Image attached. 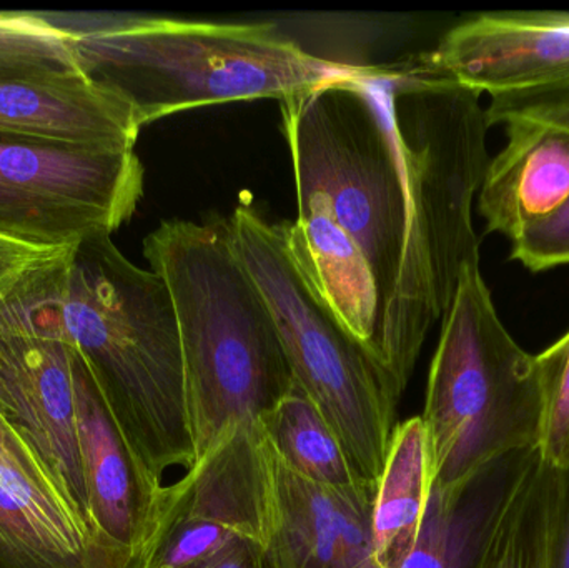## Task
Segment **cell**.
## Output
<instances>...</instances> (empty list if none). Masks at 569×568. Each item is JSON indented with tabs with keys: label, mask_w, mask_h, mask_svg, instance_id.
Segmentation results:
<instances>
[{
	"label": "cell",
	"mask_w": 569,
	"mask_h": 568,
	"mask_svg": "<svg viewBox=\"0 0 569 568\" xmlns=\"http://www.w3.org/2000/svg\"><path fill=\"white\" fill-rule=\"evenodd\" d=\"M276 459L301 479L335 489L361 486L330 423L297 386L259 419ZM370 486V484H368Z\"/></svg>",
	"instance_id": "obj_19"
},
{
	"label": "cell",
	"mask_w": 569,
	"mask_h": 568,
	"mask_svg": "<svg viewBox=\"0 0 569 568\" xmlns=\"http://www.w3.org/2000/svg\"><path fill=\"white\" fill-rule=\"evenodd\" d=\"M0 466L13 470V472L22 474L23 477L32 480L37 486L42 487L43 490L57 497L63 506H67L62 494L57 489L56 482H53L50 474L47 472L46 467L37 459L36 454L30 450L26 440H23L22 437L12 429V426L3 419L2 413H0Z\"/></svg>",
	"instance_id": "obj_25"
},
{
	"label": "cell",
	"mask_w": 569,
	"mask_h": 568,
	"mask_svg": "<svg viewBox=\"0 0 569 568\" xmlns=\"http://www.w3.org/2000/svg\"><path fill=\"white\" fill-rule=\"evenodd\" d=\"M377 80L393 122L410 202L397 290L375 349L398 403L461 276L480 266L473 203L490 162V122L480 93L425 67H380Z\"/></svg>",
	"instance_id": "obj_1"
},
{
	"label": "cell",
	"mask_w": 569,
	"mask_h": 568,
	"mask_svg": "<svg viewBox=\"0 0 569 568\" xmlns=\"http://www.w3.org/2000/svg\"><path fill=\"white\" fill-rule=\"evenodd\" d=\"M182 568H267L262 544L253 539H237L199 562Z\"/></svg>",
	"instance_id": "obj_28"
},
{
	"label": "cell",
	"mask_w": 569,
	"mask_h": 568,
	"mask_svg": "<svg viewBox=\"0 0 569 568\" xmlns=\"http://www.w3.org/2000/svg\"><path fill=\"white\" fill-rule=\"evenodd\" d=\"M441 320L421 420L431 487L458 489L538 450L543 399L537 356L501 322L480 266L465 270Z\"/></svg>",
	"instance_id": "obj_6"
},
{
	"label": "cell",
	"mask_w": 569,
	"mask_h": 568,
	"mask_svg": "<svg viewBox=\"0 0 569 568\" xmlns=\"http://www.w3.org/2000/svg\"><path fill=\"white\" fill-rule=\"evenodd\" d=\"M511 259L533 272L569 266V200L557 213L515 239Z\"/></svg>",
	"instance_id": "obj_24"
},
{
	"label": "cell",
	"mask_w": 569,
	"mask_h": 568,
	"mask_svg": "<svg viewBox=\"0 0 569 568\" xmlns=\"http://www.w3.org/2000/svg\"><path fill=\"white\" fill-rule=\"evenodd\" d=\"M76 426L93 522L113 549L139 562L162 507L166 486L157 484L130 452L79 352Z\"/></svg>",
	"instance_id": "obj_13"
},
{
	"label": "cell",
	"mask_w": 569,
	"mask_h": 568,
	"mask_svg": "<svg viewBox=\"0 0 569 568\" xmlns=\"http://www.w3.org/2000/svg\"><path fill=\"white\" fill-rule=\"evenodd\" d=\"M513 489V487H511ZM511 492V490H510ZM510 496V494H508ZM508 500V499H507ZM505 502L503 510H501L500 519H498L497 527L491 534L490 542L485 549L483 557L477 568H510V552H508V530L507 517H505Z\"/></svg>",
	"instance_id": "obj_29"
},
{
	"label": "cell",
	"mask_w": 569,
	"mask_h": 568,
	"mask_svg": "<svg viewBox=\"0 0 569 568\" xmlns=\"http://www.w3.org/2000/svg\"><path fill=\"white\" fill-rule=\"evenodd\" d=\"M143 256L176 307L196 462L227 429L270 412L293 389V373L229 220H167L147 236Z\"/></svg>",
	"instance_id": "obj_3"
},
{
	"label": "cell",
	"mask_w": 569,
	"mask_h": 568,
	"mask_svg": "<svg viewBox=\"0 0 569 568\" xmlns=\"http://www.w3.org/2000/svg\"><path fill=\"white\" fill-rule=\"evenodd\" d=\"M378 69L360 66L280 102L298 210H320L360 249L377 286L380 336L403 262L410 202Z\"/></svg>",
	"instance_id": "obj_5"
},
{
	"label": "cell",
	"mask_w": 569,
	"mask_h": 568,
	"mask_svg": "<svg viewBox=\"0 0 569 568\" xmlns=\"http://www.w3.org/2000/svg\"><path fill=\"white\" fill-rule=\"evenodd\" d=\"M50 17L72 32L80 72L127 103L140 129L199 107L283 100L360 69L313 56L272 23Z\"/></svg>",
	"instance_id": "obj_4"
},
{
	"label": "cell",
	"mask_w": 569,
	"mask_h": 568,
	"mask_svg": "<svg viewBox=\"0 0 569 568\" xmlns=\"http://www.w3.org/2000/svg\"><path fill=\"white\" fill-rule=\"evenodd\" d=\"M72 40L50 13L0 12V77L82 73Z\"/></svg>",
	"instance_id": "obj_21"
},
{
	"label": "cell",
	"mask_w": 569,
	"mask_h": 568,
	"mask_svg": "<svg viewBox=\"0 0 569 568\" xmlns=\"http://www.w3.org/2000/svg\"><path fill=\"white\" fill-rule=\"evenodd\" d=\"M270 457L259 422L236 423L166 486L159 520L136 568H182L237 539L263 542Z\"/></svg>",
	"instance_id": "obj_10"
},
{
	"label": "cell",
	"mask_w": 569,
	"mask_h": 568,
	"mask_svg": "<svg viewBox=\"0 0 569 568\" xmlns=\"http://www.w3.org/2000/svg\"><path fill=\"white\" fill-rule=\"evenodd\" d=\"M229 222L233 246L272 310L295 382L330 423L358 479L377 487L398 406L380 367L301 272L284 223L267 222L246 203Z\"/></svg>",
	"instance_id": "obj_7"
},
{
	"label": "cell",
	"mask_w": 569,
	"mask_h": 568,
	"mask_svg": "<svg viewBox=\"0 0 569 568\" xmlns=\"http://www.w3.org/2000/svg\"><path fill=\"white\" fill-rule=\"evenodd\" d=\"M57 307L137 462L157 484L173 467L190 469L182 340L167 283L100 233L60 256Z\"/></svg>",
	"instance_id": "obj_2"
},
{
	"label": "cell",
	"mask_w": 569,
	"mask_h": 568,
	"mask_svg": "<svg viewBox=\"0 0 569 568\" xmlns=\"http://www.w3.org/2000/svg\"><path fill=\"white\" fill-rule=\"evenodd\" d=\"M66 249L37 263L0 292V413L26 440L67 506L97 540L130 557L102 539L87 494L76 426L80 356L57 307L59 259Z\"/></svg>",
	"instance_id": "obj_8"
},
{
	"label": "cell",
	"mask_w": 569,
	"mask_h": 568,
	"mask_svg": "<svg viewBox=\"0 0 569 568\" xmlns=\"http://www.w3.org/2000/svg\"><path fill=\"white\" fill-rule=\"evenodd\" d=\"M142 193L133 150L0 139V236L47 249L112 236Z\"/></svg>",
	"instance_id": "obj_9"
},
{
	"label": "cell",
	"mask_w": 569,
	"mask_h": 568,
	"mask_svg": "<svg viewBox=\"0 0 569 568\" xmlns=\"http://www.w3.org/2000/svg\"><path fill=\"white\" fill-rule=\"evenodd\" d=\"M550 568H569V469L560 472L551 517Z\"/></svg>",
	"instance_id": "obj_27"
},
{
	"label": "cell",
	"mask_w": 569,
	"mask_h": 568,
	"mask_svg": "<svg viewBox=\"0 0 569 568\" xmlns=\"http://www.w3.org/2000/svg\"><path fill=\"white\" fill-rule=\"evenodd\" d=\"M269 457L267 568H377L371 529L377 487L320 486L290 472L270 449Z\"/></svg>",
	"instance_id": "obj_12"
},
{
	"label": "cell",
	"mask_w": 569,
	"mask_h": 568,
	"mask_svg": "<svg viewBox=\"0 0 569 568\" xmlns=\"http://www.w3.org/2000/svg\"><path fill=\"white\" fill-rule=\"evenodd\" d=\"M558 482L560 470L548 467L535 450L515 480L505 507L510 568H550L551 517Z\"/></svg>",
	"instance_id": "obj_20"
},
{
	"label": "cell",
	"mask_w": 569,
	"mask_h": 568,
	"mask_svg": "<svg viewBox=\"0 0 569 568\" xmlns=\"http://www.w3.org/2000/svg\"><path fill=\"white\" fill-rule=\"evenodd\" d=\"M487 117L490 126L528 120L569 132V79L550 86L491 96Z\"/></svg>",
	"instance_id": "obj_23"
},
{
	"label": "cell",
	"mask_w": 569,
	"mask_h": 568,
	"mask_svg": "<svg viewBox=\"0 0 569 568\" xmlns=\"http://www.w3.org/2000/svg\"><path fill=\"white\" fill-rule=\"evenodd\" d=\"M57 497L0 466V568H136Z\"/></svg>",
	"instance_id": "obj_16"
},
{
	"label": "cell",
	"mask_w": 569,
	"mask_h": 568,
	"mask_svg": "<svg viewBox=\"0 0 569 568\" xmlns=\"http://www.w3.org/2000/svg\"><path fill=\"white\" fill-rule=\"evenodd\" d=\"M59 250L62 249H47L0 236V292L9 289L27 270L49 259Z\"/></svg>",
	"instance_id": "obj_26"
},
{
	"label": "cell",
	"mask_w": 569,
	"mask_h": 568,
	"mask_svg": "<svg viewBox=\"0 0 569 568\" xmlns=\"http://www.w3.org/2000/svg\"><path fill=\"white\" fill-rule=\"evenodd\" d=\"M540 372L541 434L538 454L551 469H569V330L537 356Z\"/></svg>",
	"instance_id": "obj_22"
},
{
	"label": "cell",
	"mask_w": 569,
	"mask_h": 568,
	"mask_svg": "<svg viewBox=\"0 0 569 568\" xmlns=\"http://www.w3.org/2000/svg\"><path fill=\"white\" fill-rule=\"evenodd\" d=\"M530 452L517 454L458 489L431 487L420 536L400 568H477Z\"/></svg>",
	"instance_id": "obj_17"
},
{
	"label": "cell",
	"mask_w": 569,
	"mask_h": 568,
	"mask_svg": "<svg viewBox=\"0 0 569 568\" xmlns=\"http://www.w3.org/2000/svg\"><path fill=\"white\" fill-rule=\"evenodd\" d=\"M505 126L507 146L488 162L477 200L487 232L513 242L568 202L569 132L528 120Z\"/></svg>",
	"instance_id": "obj_15"
},
{
	"label": "cell",
	"mask_w": 569,
	"mask_h": 568,
	"mask_svg": "<svg viewBox=\"0 0 569 568\" xmlns=\"http://www.w3.org/2000/svg\"><path fill=\"white\" fill-rule=\"evenodd\" d=\"M427 432L421 417L395 427L373 499V559L377 568H400L410 557L430 497Z\"/></svg>",
	"instance_id": "obj_18"
},
{
	"label": "cell",
	"mask_w": 569,
	"mask_h": 568,
	"mask_svg": "<svg viewBox=\"0 0 569 568\" xmlns=\"http://www.w3.org/2000/svg\"><path fill=\"white\" fill-rule=\"evenodd\" d=\"M421 67L477 93L569 79V10L478 13L451 27Z\"/></svg>",
	"instance_id": "obj_11"
},
{
	"label": "cell",
	"mask_w": 569,
	"mask_h": 568,
	"mask_svg": "<svg viewBox=\"0 0 569 568\" xmlns=\"http://www.w3.org/2000/svg\"><path fill=\"white\" fill-rule=\"evenodd\" d=\"M139 132L129 106L83 73L0 77V139L133 150Z\"/></svg>",
	"instance_id": "obj_14"
}]
</instances>
